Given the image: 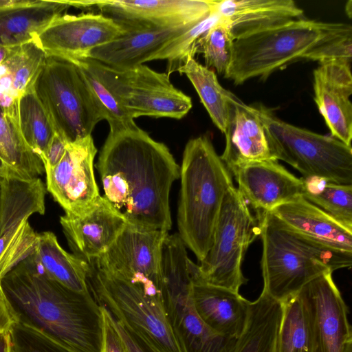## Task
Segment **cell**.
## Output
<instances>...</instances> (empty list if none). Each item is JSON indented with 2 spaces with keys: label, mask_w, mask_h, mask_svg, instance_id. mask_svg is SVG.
<instances>
[{
  "label": "cell",
  "mask_w": 352,
  "mask_h": 352,
  "mask_svg": "<svg viewBox=\"0 0 352 352\" xmlns=\"http://www.w3.org/2000/svg\"><path fill=\"white\" fill-rule=\"evenodd\" d=\"M96 168L102 197L127 223L168 232L170 191L180 166L164 143L138 126L109 131Z\"/></svg>",
  "instance_id": "1"
},
{
  "label": "cell",
  "mask_w": 352,
  "mask_h": 352,
  "mask_svg": "<svg viewBox=\"0 0 352 352\" xmlns=\"http://www.w3.org/2000/svg\"><path fill=\"white\" fill-rule=\"evenodd\" d=\"M16 321L72 352H100L102 314L91 293L71 290L45 275L32 255L1 280Z\"/></svg>",
  "instance_id": "2"
},
{
  "label": "cell",
  "mask_w": 352,
  "mask_h": 352,
  "mask_svg": "<svg viewBox=\"0 0 352 352\" xmlns=\"http://www.w3.org/2000/svg\"><path fill=\"white\" fill-rule=\"evenodd\" d=\"M351 56L350 24L302 17L236 38L224 77L241 85L256 77L264 80L294 61Z\"/></svg>",
  "instance_id": "3"
},
{
  "label": "cell",
  "mask_w": 352,
  "mask_h": 352,
  "mask_svg": "<svg viewBox=\"0 0 352 352\" xmlns=\"http://www.w3.org/2000/svg\"><path fill=\"white\" fill-rule=\"evenodd\" d=\"M179 178L177 234L200 262L211 247L224 198L234 186L232 177L204 135L186 143Z\"/></svg>",
  "instance_id": "4"
},
{
  "label": "cell",
  "mask_w": 352,
  "mask_h": 352,
  "mask_svg": "<svg viewBox=\"0 0 352 352\" xmlns=\"http://www.w3.org/2000/svg\"><path fill=\"white\" fill-rule=\"evenodd\" d=\"M262 242V292L284 302L327 272L350 268L352 253L326 246L289 228L270 212L256 214Z\"/></svg>",
  "instance_id": "5"
},
{
  "label": "cell",
  "mask_w": 352,
  "mask_h": 352,
  "mask_svg": "<svg viewBox=\"0 0 352 352\" xmlns=\"http://www.w3.org/2000/svg\"><path fill=\"white\" fill-rule=\"evenodd\" d=\"M32 88L56 133L68 143L91 135L96 125L104 120L76 60L46 53Z\"/></svg>",
  "instance_id": "6"
},
{
  "label": "cell",
  "mask_w": 352,
  "mask_h": 352,
  "mask_svg": "<svg viewBox=\"0 0 352 352\" xmlns=\"http://www.w3.org/2000/svg\"><path fill=\"white\" fill-rule=\"evenodd\" d=\"M186 247L177 233L167 234L161 251L162 297L182 352H233L236 338L212 331L197 314Z\"/></svg>",
  "instance_id": "7"
},
{
  "label": "cell",
  "mask_w": 352,
  "mask_h": 352,
  "mask_svg": "<svg viewBox=\"0 0 352 352\" xmlns=\"http://www.w3.org/2000/svg\"><path fill=\"white\" fill-rule=\"evenodd\" d=\"M275 160L296 169L302 178L352 184V147L338 139L289 124L263 105L254 107Z\"/></svg>",
  "instance_id": "8"
},
{
  "label": "cell",
  "mask_w": 352,
  "mask_h": 352,
  "mask_svg": "<svg viewBox=\"0 0 352 352\" xmlns=\"http://www.w3.org/2000/svg\"><path fill=\"white\" fill-rule=\"evenodd\" d=\"M258 234V217L232 186L224 198L210 250L198 264L188 260L190 274L208 284L239 292L248 282L242 272L245 253Z\"/></svg>",
  "instance_id": "9"
},
{
  "label": "cell",
  "mask_w": 352,
  "mask_h": 352,
  "mask_svg": "<svg viewBox=\"0 0 352 352\" xmlns=\"http://www.w3.org/2000/svg\"><path fill=\"white\" fill-rule=\"evenodd\" d=\"M87 263V284L99 305L161 352H182L168 320L162 295L148 294L92 263Z\"/></svg>",
  "instance_id": "10"
},
{
  "label": "cell",
  "mask_w": 352,
  "mask_h": 352,
  "mask_svg": "<svg viewBox=\"0 0 352 352\" xmlns=\"http://www.w3.org/2000/svg\"><path fill=\"white\" fill-rule=\"evenodd\" d=\"M98 76L133 120L140 116L181 119L191 109V98L176 88L166 72L144 65L115 69L87 58Z\"/></svg>",
  "instance_id": "11"
},
{
  "label": "cell",
  "mask_w": 352,
  "mask_h": 352,
  "mask_svg": "<svg viewBox=\"0 0 352 352\" xmlns=\"http://www.w3.org/2000/svg\"><path fill=\"white\" fill-rule=\"evenodd\" d=\"M45 197L39 177H10L0 183V280L34 253L38 233L29 218L45 214Z\"/></svg>",
  "instance_id": "12"
},
{
  "label": "cell",
  "mask_w": 352,
  "mask_h": 352,
  "mask_svg": "<svg viewBox=\"0 0 352 352\" xmlns=\"http://www.w3.org/2000/svg\"><path fill=\"white\" fill-rule=\"evenodd\" d=\"M168 233L126 223L109 249L89 262L148 294L162 295L161 251Z\"/></svg>",
  "instance_id": "13"
},
{
  "label": "cell",
  "mask_w": 352,
  "mask_h": 352,
  "mask_svg": "<svg viewBox=\"0 0 352 352\" xmlns=\"http://www.w3.org/2000/svg\"><path fill=\"white\" fill-rule=\"evenodd\" d=\"M78 8H96L126 30L193 25L211 12L214 0L68 1Z\"/></svg>",
  "instance_id": "14"
},
{
  "label": "cell",
  "mask_w": 352,
  "mask_h": 352,
  "mask_svg": "<svg viewBox=\"0 0 352 352\" xmlns=\"http://www.w3.org/2000/svg\"><path fill=\"white\" fill-rule=\"evenodd\" d=\"M96 153L90 135L68 143L61 160L45 168L47 190L67 214L85 213L101 196L94 172Z\"/></svg>",
  "instance_id": "15"
},
{
  "label": "cell",
  "mask_w": 352,
  "mask_h": 352,
  "mask_svg": "<svg viewBox=\"0 0 352 352\" xmlns=\"http://www.w3.org/2000/svg\"><path fill=\"white\" fill-rule=\"evenodd\" d=\"M332 274L327 272L316 277L298 293L312 318V352H352L349 309Z\"/></svg>",
  "instance_id": "16"
},
{
  "label": "cell",
  "mask_w": 352,
  "mask_h": 352,
  "mask_svg": "<svg viewBox=\"0 0 352 352\" xmlns=\"http://www.w3.org/2000/svg\"><path fill=\"white\" fill-rule=\"evenodd\" d=\"M126 31L118 22L100 13L63 14L54 18L34 41L47 54L76 60L85 58L91 50Z\"/></svg>",
  "instance_id": "17"
},
{
  "label": "cell",
  "mask_w": 352,
  "mask_h": 352,
  "mask_svg": "<svg viewBox=\"0 0 352 352\" xmlns=\"http://www.w3.org/2000/svg\"><path fill=\"white\" fill-rule=\"evenodd\" d=\"M314 100L332 137L351 146V58L319 63L314 73Z\"/></svg>",
  "instance_id": "18"
},
{
  "label": "cell",
  "mask_w": 352,
  "mask_h": 352,
  "mask_svg": "<svg viewBox=\"0 0 352 352\" xmlns=\"http://www.w3.org/2000/svg\"><path fill=\"white\" fill-rule=\"evenodd\" d=\"M60 223L73 254L86 263L106 252L127 223L102 196L80 215L61 216Z\"/></svg>",
  "instance_id": "19"
},
{
  "label": "cell",
  "mask_w": 352,
  "mask_h": 352,
  "mask_svg": "<svg viewBox=\"0 0 352 352\" xmlns=\"http://www.w3.org/2000/svg\"><path fill=\"white\" fill-rule=\"evenodd\" d=\"M233 176L241 195L257 213L270 212L302 196V179L291 173L278 160L246 164Z\"/></svg>",
  "instance_id": "20"
},
{
  "label": "cell",
  "mask_w": 352,
  "mask_h": 352,
  "mask_svg": "<svg viewBox=\"0 0 352 352\" xmlns=\"http://www.w3.org/2000/svg\"><path fill=\"white\" fill-rule=\"evenodd\" d=\"M229 100V120L224 133L226 145L220 157L231 175L252 162L276 160L254 107L245 104L232 92Z\"/></svg>",
  "instance_id": "21"
},
{
  "label": "cell",
  "mask_w": 352,
  "mask_h": 352,
  "mask_svg": "<svg viewBox=\"0 0 352 352\" xmlns=\"http://www.w3.org/2000/svg\"><path fill=\"white\" fill-rule=\"evenodd\" d=\"M194 25L129 30L110 42L91 50L85 58L119 69L143 65L153 60L169 41Z\"/></svg>",
  "instance_id": "22"
},
{
  "label": "cell",
  "mask_w": 352,
  "mask_h": 352,
  "mask_svg": "<svg viewBox=\"0 0 352 352\" xmlns=\"http://www.w3.org/2000/svg\"><path fill=\"white\" fill-rule=\"evenodd\" d=\"M190 275L192 300L199 318L214 332L238 338L246 324L249 300L239 292L208 284Z\"/></svg>",
  "instance_id": "23"
},
{
  "label": "cell",
  "mask_w": 352,
  "mask_h": 352,
  "mask_svg": "<svg viewBox=\"0 0 352 352\" xmlns=\"http://www.w3.org/2000/svg\"><path fill=\"white\" fill-rule=\"evenodd\" d=\"M212 10L229 26L234 40L303 15L292 0H214Z\"/></svg>",
  "instance_id": "24"
},
{
  "label": "cell",
  "mask_w": 352,
  "mask_h": 352,
  "mask_svg": "<svg viewBox=\"0 0 352 352\" xmlns=\"http://www.w3.org/2000/svg\"><path fill=\"white\" fill-rule=\"evenodd\" d=\"M270 212L283 224L305 236L333 249L352 253V230L302 196Z\"/></svg>",
  "instance_id": "25"
},
{
  "label": "cell",
  "mask_w": 352,
  "mask_h": 352,
  "mask_svg": "<svg viewBox=\"0 0 352 352\" xmlns=\"http://www.w3.org/2000/svg\"><path fill=\"white\" fill-rule=\"evenodd\" d=\"M71 7L68 1L26 0L0 9V47L20 46L34 41L56 16Z\"/></svg>",
  "instance_id": "26"
},
{
  "label": "cell",
  "mask_w": 352,
  "mask_h": 352,
  "mask_svg": "<svg viewBox=\"0 0 352 352\" xmlns=\"http://www.w3.org/2000/svg\"><path fill=\"white\" fill-rule=\"evenodd\" d=\"M32 256L41 271L50 279L74 292L90 293L87 281L88 263L66 252L52 232L38 234Z\"/></svg>",
  "instance_id": "27"
},
{
  "label": "cell",
  "mask_w": 352,
  "mask_h": 352,
  "mask_svg": "<svg viewBox=\"0 0 352 352\" xmlns=\"http://www.w3.org/2000/svg\"><path fill=\"white\" fill-rule=\"evenodd\" d=\"M282 316L283 303L262 292L248 301L246 324L233 352H277Z\"/></svg>",
  "instance_id": "28"
},
{
  "label": "cell",
  "mask_w": 352,
  "mask_h": 352,
  "mask_svg": "<svg viewBox=\"0 0 352 352\" xmlns=\"http://www.w3.org/2000/svg\"><path fill=\"white\" fill-rule=\"evenodd\" d=\"M0 158L25 179L37 178L45 170L41 159L27 144L21 132L17 98L8 105L0 103Z\"/></svg>",
  "instance_id": "29"
},
{
  "label": "cell",
  "mask_w": 352,
  "mask_h": 352,
  "mask_svg": "<svg viewBox=\"0 0 352 352\" xmlns=\"http://www.w3.org/2000/svg\"><path fill=\"white\" fill-rule=\"evenodd\" d=\"M190 80L212 122L224 133L230 115V91L219 82L214 72L189 57L177 69Z\"/></svg>",
  "instance_id": "30"
},
{
  "label": "cell",
  "mask_w": 352,
  "mask_h": 352,
  "mask_svg": "<svg viewBox=\"0 0 352 352\" xmlns=\"http://www.w3.org/2000/svg\"><path fill=\"white\" fill-rule=\"evenodd\" d=\"M17 111L23 139L43 162L56 131L33 90L32 83L17 98Z\"/></svg>",
  "instance_id": "31"
},
{
  "label": "cell",
  "mask_w": 352,
  "mask_h": 352,
  "mask_svg": "<svg viewBox=\"0 0 352 352\" xmlns=\"http://www.w3.org/2000/svg\"><path fill=\"white\" fill-rule=\"evenodd\" d=\"M312 318L307 305L297 294L283 302L277 352H312Z\"/></svg>",
  "instance_id": "32"
},
{
  "label": "cell",
  "mask_w": 352,
  "mask_h": 352,
  "mask_svg": "<svg viewBox=\"0 0 352 352\" xmlns=\"http://www.w3.org/2000/svg\"><path fill=\"white\" fill-rule=\"evenodd\" d=\"M302 196L352 230V184H339L317 177H301Z\"/></svg>",
  "instance_id": "33"
},
{
  "label": "cell",
  "mask_w": 352,
  "mask_h": 352,
  "mask_svg": "<svg viewBox=\"0 0 352 352\" xmlns=\"http://www.w3.org/2000/svg\"><path fill=\"white\" fill-rule=\"evenodd\" d=\"M45 56L35 41L19 46L3 62L7 76L0 79V94L18 98L32 83Z\"/></svg>",
  "instance_id": "34"
},
{
  "label": "cell",
  "mask_w": 352,
  "mask_h": 352,
  "mask_svg": "<svg viewBox=\"0 0 352 352\" xmlns=\"http://www.w3.org/2000/svg\"><path fill=\"white\" fill-rule=\"evenodd\" d=\"M221 20L222 19L212 8L210 13L206 18L169 41L155 54L153 60H166L168 61L166 73L170 74L173 72H177L188 58H195L198 40Z\"/></svg>",
  "instance_id": "35"
},
{
  "label": "cell",
  "mask_w": 352,
  "mask_h": 352,
  "mask_svg": "<svg viewBox=\"0 0 352 352\" xmlns=\"http://www.w3.org/2000/svg\"><path fill=\"white\" fill-rule=\"evenodd\" d=\"M107 120L111 132L137 127L134 120L117 102L91 67L87 58L76 60Z\"/></svg>",
  "instance_id": "36"
},
{
  "label": "cell",
  "mask_w": 352,
  "mask_h": 352,
  "mask_svg": "<svg viewBox=\"0 0 352 352\" xmlns=\"http://www.w3.org/2000/svg\"><path fill=\"white\" fill-rule=\"evenodd\" d=\"M234 41L229 26L222 19L198 40L196 53L203 54L206 67L224 76L230 64Z\"/></svg>",
  "instance_id": "37"
},
{
  "label": "cell",
  "mask_w": 352,
  "mask_h": 352,
  "mask_svg": "<svg viewBox=\"0 0 352 352\" xmlns=\"http://www.w3.org/2000/svg\"><path fill=\"white\" fill-rule=\"evenodd\" d=\"M8 333L11 352H72L39 330L18 321Z\"/></svg>",
  "instance_id": "38"
},
{
  "label": "cell",
  "mask_w": 352,
  "mask_h": 352,
  "mask_svg": "<svg viewBox=\"0 0 352 352\" xmlns=\"http://www.w3.org/2000/svg\"><path fill=\"white\" fill-rule=\"evenodd\" d=\"M100 306L102 322L100 352H129L113 324L111 313L104 305Z\"/></svg>",
  "instance_id": "39"
},
{
  "label": "cell",
  "mask_w": 352,
  "mask_h": 352,
  "mask_svg": "<svg viewBox=\"0 0 352 352\" xmlns=\"http://www.w3.org/2000/svg\"><path fill=\"white\" fill-rule=\"evenodd\" d=\"M113 322L129 352H161L140 333L128 327L113 317Z\"/></svg>",
  "instance_id": "40"
},
{
  "label": "cell",
  "mask_w": 352,
  "mask_h": 352,
  "mask_svg": "<svg viewBox=\"0 0 352 352\" xmlns=\"http://www.w3.org/2000/svg\"><path fill=\"white\" fill-rule=\"evenodd\" d=\"M68 142L56 133L43 161L44 169L55 166L63 158Z\"/></svg>",
  "instance_id": "41"
},
{
  "label": "cell",
  "mask_w": 352,
  "mask_h": 352,
  "mask_svg": "<svg viewBox=\"0 0 352 352\" xmlns=\"http://www.w3.org/2000/svg\"><path fill=\"white\" fill-rule=\"evenodd\" d=\"M16 321V320L9 307L6 298L4 300H0V334L9 331L12 324Z\"/></svg>",
  "instance_id": "42"
},
{
  "label": "cell",
  "mask_w": 352,
  "mask_h": 352,
  "mask_svg": "<svg viewBox=\"0 0 352 352\" xmlns=\"http://www.w3.org/2000/svg\"><path fill=\"white\" fill-rule=\"evenodd\" d=\"M10 177H22L13 170H12L8 166H7L0 158V183L6 178Z\"/></svg>",
  "instance_id": "43"
},
{
  "label": "cell",
  "mask_w": 352,
  "mask_h": 352,
  "mask_svg": "<svg viewBox=\"0 0 352 352\" xmlns=\"http://www.w3.org/2000/svg\"><path fill=\"white\" fill-rule=\"evenodd\" d=\"M0 352H11L10 337L8 331L0 334Z\"/></svg>",
  "instance_id": "44"
},
{
  "label": "cell",
  "mask_w": 352,
  "mask_h": 352,
  "mask_svg": "<svg viewBox=\"0 0 352 352\" xmlns=\"http://www.w3.org/2000/svg\"><path fill=\"white\" fill-rule=\"evenodd\" d=\"M18 47H0V65L6 60Z\"/></svg>",
  "instance_id": "45"
},
{
  "label": "cell",
  "mask_w": 352,
  "mask_h": 352,
  "mask_svg": "<svg viewBox=\"0 0 352 352\" xmlns=\"http://www.w3.org/2000/svg\"><path fill=\"white\" fill-rule=\"evenodd\" d=\"M26 0H0V9L17 6L25 2Z\"/></svg>",
  "instance_id": "46"
},
{
  "label": "cell",
  "mask_w": 352,
  "mask_h": 352,
  "mask_svg": "<svg viewBox=\"0 0 352 352\" xmlns=\"http://www.w3.org/2000/svg\"><path fill=\"white\" fill-rule=\"evenodd\" d=\"M346 13L349 16V18H351V12H352V1H349L345 6Z\"/></svg>",
  "instance_id": "47"
},
{
  "label": "cell",
  "mask_w": 352,
  "mask_h": 352,
  "mask_svg": "<svg viewBox=\"0 0 352 352\" xmlns=\"http://www.w3.org/2000/svg\"><path fill=\"white\" fill-rule=\"evenodd\" d=\"M4 299H6V296L4 294V292H3L2 286H1V280H0V300H4Z\"/></svg>",
  "instance_id": "48"
}]
</instances>
